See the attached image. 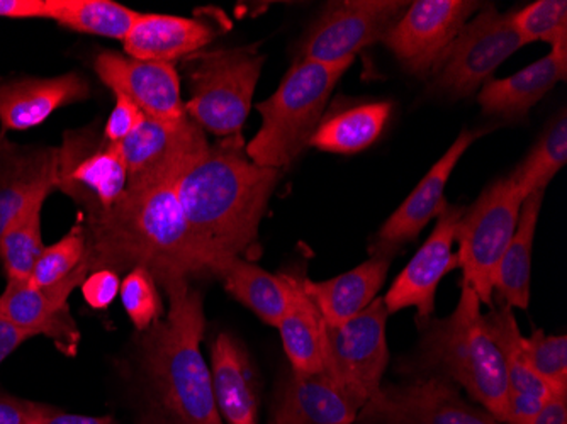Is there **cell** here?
<instances>
[{"label":"cell","mask_w":567,"mask_h":424,"mask_svg":"<svg viewBox=\"0 0 567 424\" xmlns=\"http://www.w3.org/2000/svg\"><path fill=\"white\" fill-rule=\"evenodd\" d=\"M178 180L126 187L110 209L84 216L85 260L91 272L145 269L161 286L215 277L225 257L190 228L178 200Z\"/></svg>","instance_id":"6da1fadb"},{"label":"cell","mask_w":567,"mask_h":424,"mask_svg":"<svg viewBox=\"0 0 567 424\" xmlns=\"http://www.w3.org/2000/svg\"><path fill=\"white\" fill-rule=\"evenodd\" d=\"M241 133L209 145L177 182L187 223L219 257H247L280 178L247 155Z\"/></svg>","instance_id":"7a4b0ae2"},{"label":"cell","mask_w":567,"mask_h":424,"mask_svg":"<svg viewBox=\"0 0 567 424\" xmlns=\"http://www.w3.org/2000/svg\"><path fill=\"white\" fill-rule=\"evenodd\" d=\"M162 287L168 312L143 338L150 411L140 424H225L213 394L212 369L200 352L206 330L203 294L187 280Z\"/></svg>","instance_id":"3957f363"},{"label":"cell","mask_w":567,"mask_h":424,"mask_svg":"<svg viewBox=\"0 0 567 424\" xmlns=\"http://www.w3.org/2000/svg\"><path fill=\"white\" fill-rule=\"evenodd\" d=\"M419 324L422 340L415 355L404 363L403 374L449 379L505 424L509 397L506 366L476 292L462 283L461 299L451 316Z\"/></svg>","instance_id":"277c9868"},{"label":"cell","mask_w":567,"mask_h":424,"mask_svg":"<svg viewBox=\"0 0 567 424\" xmlns=\"http://www.w3.org/2000/svg\"><path fill=\"white\" fill-rule=\"evenodd\" d=\"M350 65L296 60L277 91L257 104L262 127L247 143L248 158L260 167L288 168L308 148L334 85Z\"/></svg>","instance_id":"5b68a950"},{"label":"cell","mask_w":567,"mask_h":424,"mask_svg":"<svg viewBox=\"0 0 567 424\" xmlns=\"http://www.w3.org/2000/svg\"><path fill=\"white\" fill-rule=\"evenodd\" d=\"M186 113L203 131L228 138L241 133L264 59L257 46L221 48L189 56Z\"/></svg>","instance_id":"8992f818"},{"label":"cell","mask_w":567,"mask_h":424,"mask_svg":"<svg viewBox=\"0 0 567 424\" xmlns=\"http://www.w3.org/2000/svg\"><path fill=\"white\" fill-rule=\"evenodd\" d=\"M524 199L509 177L489 185L480 199L464 209L455 231L457 265L481 304L495 306V280L503 255L512 241Z\"/></svg>","instance_id":"52a82bcc"},{"label":"cell","mask_w":567,"mask_h":424,"mask_svg":"<svg viewBox=\"0 0 567 424\" xmlns=\"http://www.w3.org/2000/svg\"><path fill=\"white\" fill-rule=\"evenodd\" d=\"M388 316L384 299L375 298L352 320L324 330L323 374L359 410L382 387L390 363L385 340Z\"/></svg>","instance_id":"ba28073f"},{"label":"cell","mask_w":567,"mask_h":424,"mask_svg":"<svg viewBox=\"0 0 567 424\" xmlns=\"http://www.w3.org/2000/svg\"><path fill=\"white\" fill-rule=\"evenodd\" d=\"M522 46L525 43L513 25L512 14H499L495 6H484L449 46L433 73L435 87L452 97H470Z\"/></svg>","instance_id":"9c48e42d"},{"label":"cell","mask_w":567,"mask_h":424,"mask_svg":"<svg viewBox=\"0 0 567 424\" xmlns=\"http://www.w3.org/2000/svg\"><path fill=\"white\" fill-rule=\"evenodd\" d=\"M355 424H502L441 375L381 387L360 407Z\"/></svg>","instance_id":"30bf717a"},{"label":"cell","mask_w":567,"mask_h":424,"mask_svg":"<svg viewBox=\"0 0 567 424\" xmlns=\"http://www.w3.org/2000/svg\"><path fill=\"white\" fill-rule=\"evenodd\" d=\"M404 0H342L330 2L299 48V60L342 65L357 53L379 43L403 18Z\"/></svg>","instance_id":"8fae6325"},{"label":"cell","mask_w":567,"mask_h":424,"mask_svg":"<svg viewBox=\"0 0 567 424\" xmlns=\"http://www.w3.org/2000/svg\"><path fill=\"white\" fill-rule=\"evenodd\" d=\"M127 187V167L121 146L95 138L92 130L65 133L59 148L55 189L81 204L85 215L110 209Z\"/></svg>","instance_id":"7c38bea8"},{"label":"cell","mask_w":567,"mask_h":424,"mask_svg":"<svg viewBox=\"0 0 567 424\" xmlns=\"http://www.w3.org/2000/svg\"><path fill=\"white\" fill-rule=\"evenodd\" d=\"M480 2L471 0H416L388 31L381 43L393 51L398 62L413 75L425 79L435 73L449 46Z\"/></svg>","instance_id":"4fadbf2b"},{"label":"cell","mask_w":567,"mask_h":424,"mask_svg":"<svg viewBox=\"0 0 567 424\" xmlns=\"http://www.w3.org/2000/svg\"><path fill=\"white\" fill-rule=\"evenodd\" d=\"M127 167V187L178 180L199 161L209 143L190 117L178 123L148 120L120 143Z\"/></svg>","instance_id":"5bb4252c"},{"label":"cell","mask_w":567,"mask_h":424,"mask_svg":"<svg viewBox=\"0 0 567 424\" xmlns=\"http://www.w3.org/2000/svg\"><path fill=\"white\" fill-rule=\"evenodd\" d=\"M87 260L72 276L55 286L37 289L28 282H8L0 296V314L33 337L43 334L66 356H75L81 331L70 312L69 298L87 279Z\"/></svg>","instance_id":"9a60e30c"},{"label":"cell","mask_w":567,"mask_h":424,"mask_svg":"<svg viewBox=\"0 0 567 424\" xmlns=\"http://www.w3.org/2000/svg\"><path fill=\"white\" fill-rule=\"evenodd\" d=\"M462 215L464 207L452 206L449 203L442 207L429 240L416 251L415 257L411 258L410 263L388 290V294L382 298L390 314L413 308L416 309L419 323L432 318L439 283L445 273L458 267L457 255L452 254V245Z\"/></svg>","instance_id":"2e32d148"},{"label":"cell","mask_w":567,"mask_h":424,"mask_svg":"<svg viewBox=\"0 0 567 424\" xmlns=\"http://www.w3.org/2000/svg\"><path fill=\"white\" fill-rule=\"evenodd\" d=\"M102 84L135 102L148 120L178 123L187 120L181 79L172 63L146 62L116 51H102L94 63Z\"/></svg>","instance_id":"e0dca14e"},{"label":"cell","mask_w":567,"mask_h":424,"mask_svg":"<svg viewBox=\"0 0 567 424\" xmlns=\"http://www.w3.org/2000/svg\"><path fill=\"white\" fill-rule=\"evenodd\" d=\"M483 135L484 131H462L441 161L430 168L429 174L416 185V189L379 229L372 244V254L393 257L403 245L419 238L422 229L439 216L442 207L447 203L444 197L445 187L455 165L467 148Z\"/></svg>","instance_id":"ac0fdd59"},{"label":"cell","mask_w":567,"mask_h":424,"mask_svg":"<svg viewBox=\"0 0 567 424\" xmlns=\"http://www.w3.org/2000/svg\"><path fill=\"white\" fill-rule=\"evenodd\" d=\"M59 148H25L0 136V236L12 221L55 189Z\"/></svg>","instance_id":"d6986e66"},{"label":"cell","mask_w":567,"mask_h":424,"mask_svg":"<svg viewBox=\"0 0 567 424\" xmlns=\"http://www.w3.org/2000/svg\"><path fill=\"white\" fill-rule=\"evenodd\" d=\"M89 95V82L75 72L53 79H0V123L4 130H31L60 107L85 101Z\"/></svg>","instance_id":"ffe728a7"},{"label":"cell","mask_w":567,"mask_h":424,"mask_svg":"<svg viewBox=\"0 0 567 424\" xmlns=\"http://www.w3.org/2000/svg\"><path fill=\"white\" fill-rule=\"evenodd\" d=\"M359 406L324 374L291 372L277 389L269 424H355Z\"/></svg>","instance_id":"44dd1931"},{"label":"cell","mask_w":567,"mask_h":424,"mask_svg":"<svg viewBox=\"0 0 567 424\" xmlns=\"http://www.w3.org/2000/svg\"><path fill=\"white\" fill-rule=\"evenodd\" d=\"M212 381L225 424H259V381L247 350L229 333L219 334L213 343Z\"/></svg>","instance_id":"7402d4cb"},{"label":"cell","mask_w":567,"mask_h":424,"mask_svg":"<svg viewBox=\"0 0 567 424\" xmlns=\"http://www.w3.org/2000/svg\"><path fill=\"white\" fill-rule=\"evenodd\" d=\"M212 25L200 19L167 14H140L124 38L127 56L146 62L172 63L189 59L212 43Z\"/></svg>","instance_id":"603a6c76"},{"label":"cell","mask_w":567,"mask_h":424,"mask_svg":"<svg viewBox=\"0 0 567 424\" xmlns=\"http://www.w3.org/2000/svg\"><path fill=\"white\" fill-rule=\"evenodd\" d=\"M391 260L393 257L388 255H374L350 272L323 282H313L305 277L306 294L317 306L324 324L340 327L364 311L384 286Z\"/></svg>","instance_id":"cb8c5ba5"},{"label":"cell","mask_w":567,"mask_h":424,"mask_svg":"<svg viewBox=\"0 0 567 424\" xmlns=\"http://www.w3.org/2000/svg\"><path fill=\"white\" fill-rule=\"evenodd\" d=\"M567 62L547 53L543 59L505 79H489L477 94L486 116L518 120L537 104L559 81L566 79Z\"/></svg>","instance_id":"d4e9b609"},{"label":"cell","mask_w":567,"mask_h":424,"mask_svg":"<svg viewBox=\"0 0 567 424\" xmlns=\"http://www.w3.org/2000/svg\"><path fill=\"white\" fill-rule=\"evenodd\" d=\"M288 276V306L277 330L282 338L284 352L299 375L323 374L324 324L315 302L306 294L305 277Z\"/></svg>","instance_id":"484cf974"},{"label":"cell","mask_w":567,"mask_h":424,"mask_svg":"<svg viewBox=\"0 0 567 424\" xmlns=\"http://www.w3.org/2000/svg\"><path fill=\"white\" fill-rule=\"evenodd\" d=\"M393 113V102H352L334 105L321 117L309 146L334 155L364 152L378 142Z\"/></svg>","instance_id":"4316f807"},{"label":"cell","mask_w":567,"mask_h":424,"mask_svg":"<svg viewBox=\"0 0 567 424\" xmlns=\"http://www.w3.org/2000/svg\"><path fill=\"white\" fill-rule=\"evenodd\" d=\"M226 292L270 327L279 324L288 306V276H272L241 257H225L215 272Z\"/></svg>","instance_id":"83f0119b"},{"label":"cell","mask_w":567,"mask_h":424,"mask_svg":"<svg viewBox=\"0 0 567 424\" xmlns=\"http://www.w3.org/2000/svg\"><path fill=\"white\" fill-rule=\"evenodd\" d=\"M544 194L546 190H538L522 204L517 229L496 273L495 294L512 309L527 311L530 306L532 248Z\"/></svg>","instance_id":"f1b7e54d"},{"label":"cell","mask_w":567,"mask_h":424,"mask_svg":"<svg viewBox=\"0 0 567 424\" xmlns=\"http://www.w3.org/2000/svg\"><path fill=\"white\" fill-rule=\"evenodd\" d=\"M140 12L113 0H50V19L66 30L124 41Z\"/></svg>","instance_id":"f546056e"},{"label":"cell","mask_w":567,"mask_h":424,"mask_svg":"<svg viewBox=\"0 0 567 424\" xmlns=\"http://www.w3.org/2000/svg\"><path fill=\"white\" fill-rule=\"evenodd\" d=\"M484 320H486L489 333L495 338L499 352H502L509 392L537 395L543 400H549L553 391L546 382L540 381L534 374V370L528 363L527 353H525V337L518 328L513 309L505 304L498 306V308L493 306L492 312L484 316Z\"/></svg>","instance_id":"4dcf8cb0"},{"label":"cell","mask_w":567,"mask_h":424,"mask_svg":"<svg viewBox=\"0 0 567 424\" xmlns=\"http://www.w3.org/2000/svg\"><path fill=\"white\" fill-rule=\"evenodd\" d=\"M44 200L31 204L0 236V260L8 282H28L43 254L41 209Z\"/></svg>","instance_id":"1f68e13d"},{"label":"cell","mask_w":567,"mask_h":424,"mask_svg":"<svg viewBox=\"0 0 567 424\" xmlns=\"http://www.w3.org/2000/svg\"><path fill=\"white\" fill-rule=\"evenodd\" d=\"M567 161V116L563 114L538 139L517 170L508 175L522 199L546 190Z\"/></svg>","instance_id":"d6a6232c"},{"label":"cell","mask_w":567,"mask_h":424,"mask_svg":"<svg viewBox=\"0 0 567 424\" xmlns=\"http://www.w3.org/2000/svg\"><path fill=\"white\" fill-rule=\"evenodd\" d=\"M512 22L525 44L546 41L553 46L550 53L567 62L566 0H538L513 12Z\"/></svg>","instance_id":"836d02e7"},{"label":"cell","mask_w":567,"mask_h":424,"mask_svg":"<svg viewBox=\"0 0 567 424\" xmlns=\"http://www.w3.org/2000/svg\"><path fill=\"white\" fill-rule=\"evenodd\" d=\"M85 247H87V240H85L84 215H81L76 225L63 236L62 240L51 247H44L28 283L37 289H44L62 282L81 269L85 260Z\"/></svg>","instance_id":"e575fe53"},{"label":"cell","mask_w":567,"mask_h":424,"mask_svg":"<svg viewBox=\"0 0 567 424\" xmlns=\"http://www.w3.org/2000/svg\"><path fill=\"white\" fill-rule=\"evenodd\" d=\"M121 302L127 318L138 331H146L157 324L164 314L157 280L145 269H133L121 282Z\"/></svg>","instance_id":"d590c367"},{"label":"cell","mask_w":567,"mask_h":424,"mask_svg":"<svg viewBox=\"0 0 567 424\" xmlns=\"http://www.w3.org/2000/svg\"><path fill=\"white\" fill-rule=\"evenodd\" d=\"M525 353L534 374L553 392H567V337L535 331L525 338Z\"/></svg>","instance_id":"8d00e7d4"},{"label":"cell","mask_w":567,"mask_h":424,"mask_svg":"<svg viewBox=\"0 0 567 424\" xmlns=\"http://www.w3.org/2000/svg\"><path fill=\"white\" fill-rule=\"evenodd\" d=\"M145 114L135 102L116 94V104L107 117L106 126L102 130V138L120 145L127 136H132L145 123Z\"/></svg>","instance_id":"74e56055"},{"label":"cell","mask_w":567,"mask_h":424,"mask_svg":"<svg viewBox=\"0 0 567 424\" xmlns=\"http://www.w3.org/2000/svg\"><path fill=\"white\" fill-rule=\"evenodd\" d=\"M56 413L48 404L0 394V424H47Z\"/></svg>","instance_id":"f35d334b"},{"label":"cell","mask_w":567,"mask_h":424,"mask_svg":"<svg viewBox=\"0 0 567 424\" xmlns=\"http://www.w3.org/2000/svg\"><path fill=\"white\" fill-rule=\"evenodd\" d=\"M82 294L92 309L104 311L113 304L121 290L120 273L113 270L101 269L89 273L82 282Z\"/></svg>","instance_id":"ab89813d"},{"label":"cell","mask_w":567,"mask_h":424,"mask_svg":"<svg viewBox=\"0 0 567 424\" xmlns=\"http://www.w3.org/2000/svg\"><path fill=\"white\" fill-rule=\"evenodd\" d=\"M0 18L50 19V0H0Z\"/></svg>","instance_id":"60d3db41"},{"label":"cell","mask_w":567,"mask_h":424,"mask_svg":"<svg viewBox=\"0 0 567 424\" xmlns=\"http://www.w3.org/2000/svg\"><path fill=\"white\" fill-rule=\"evenodd\" d=\"M30 338H33L30 331L21 330L0 314V365Z\"/></svg>","instance_id":"b9f144b4"},{"label":"cell","mask_w":567,"mask_h":424,"mask_svg":"<svg viewBox=\"0 0 567 424\" xmlns=\"http://www.w3.org/2000/svg\"><path fill=\"white\" fill-rule=\"evenodd\" d=\"M530 424H567V392H553Z\"/></svg>","instance_id":"7bdbcfd3"},{"label":"cell","mask_w":567,"mask_h":424,"mask_svg":"<svg viewBox=\"0 0 567 424\" xmlns=\"http://www.w3.org/2000/svg\"><path fill=\"white\" fill-rule=\"evenodd\" d=\"M47 424H117L113 416H82V414L56 413Z\"/></svg>","instance_id":"ee69618b"}]
</instances>
